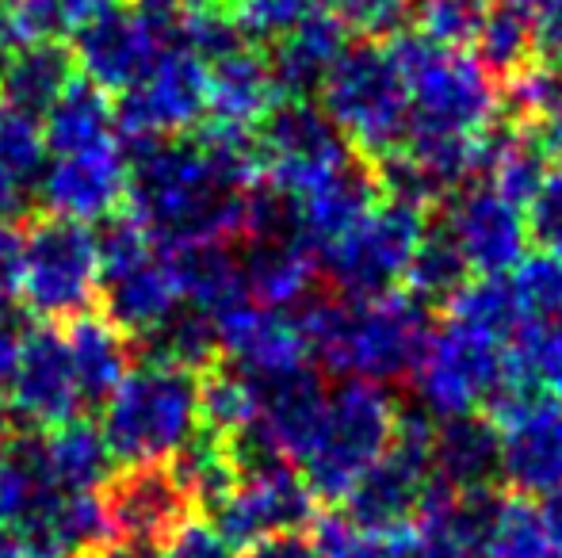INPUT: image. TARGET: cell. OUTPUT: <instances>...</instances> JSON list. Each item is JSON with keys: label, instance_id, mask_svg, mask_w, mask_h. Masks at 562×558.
Here are the masks:
<instances>
[{"label": "cell", "instance_id": "1", "mask_svg": "<svg viewBox=\"0 0 562 558\" xmlns=\"http://www.w3.org/2000/svg\"><path fill=\"white\" fill-rule=\"evenodd\" d=\"M126 157H131L126 215L138 218L165 253L195 246H241L249 192L241 195L218 180L200 141H149V146H131Z\"/></svg>", "mask_w": 562, "mask_h": 558}, {"label": "cell", "instance_id": "2", "mask_svg": "<svg viewBox=\"0 0 562 558\" xmlns=\"http://www.w3.org/2000/svg\"><path fill=\"white\" fill-rule=\"evenodd\" d=\"M429 310L409 291H386L379 298H311L295 314L306 356L337 379L394 387L409 379L432 333Z\"/></svg>", "mask_w": 562, "mask_h": 558}, {"label": "cell", "instance_id": "3", "mask_svg": "<svg viewBox=\"0 0 562 558\" xmlns=\"http://www.w3.org/2000/svg\"><path fill=\"white\" fill-rule=\"evenodd\" d=\"M386 46L409 92V138H486L505 119L502 84L471 50H448L417 31H398Z\"/></svg>", "mask_w": 562, "mask_h": 558}, {"label": "cell", "instance_id": "4", "mask_svg": "<svg viewBox=\"0 0 562 558\" xmlns=\"http://www.w3.org/2000/svg\"><path fill=\"white\" fill-rule=\"evenodd\" d=\"M104 440L115 463H172L200 436V375L146 360L104 406Z\"/></svg>", "mask_w": 562, "mask_h": 558}, {"label": "cell", "instance_id": "5", "mask_svg": "<svg viewBox=\"0 0 562 558\" xmlns=\"http://www.w3.org/2000/svg\"><path fill=\"white\" fill-rule=\"evenodd\" d=\"M398 421L402 406L394 402L391 387L337 379V387H329L318 432L299 463L314 501H345L348 490L391 452Z\"/></svg>", "mask_w": 562, "mask_h": 558}, {"label": "cell", "instance_id": "6", "mask_svg": "<svg viewBox=\"0 0 562 558\" xmlns=\"http://www.w3.org/2000/svg\"><path fill=\"white\" fill-rule=\"evenodd\" d=\"M322 112L368 164H383L406 149L409 92L386 43H352L318 92Z\"/></svg>", "mask_w": 562, "mask_h": 558}, {"label": "cell", "instance_id": "7", "mask_svg": "<svg viewBox=\"0 0 562 558\" xmlns=\"http://www.w3.org/2000/svg\"><path fill=\"white\" fill-rule=\"evenodd\" d=\"M20 298L43 326L77 321L100 303V238L92 226L43 215L23 234Z\"/></svg>", "mask_w": 562, "mask_h": 558}, {"label": "cell", "instance_id": "8", "mask_svg": "<svg viewBox=\"0 0 562 558\" xmlns=\"http://www.w3.org/2000/svg\"><path fill=\"white\" fill-rule=\"evenodd\" d=\"M505 372H509L505 344L440 321V326H432L414 375H409L417 398L414 410H422L432 424L474 418L486 410L494 390L502 387Z\"/></svg>", "mask_w": 562, "mask_h": 558}, {"label": "cell", "instance_id": "9", "mask_svg": "<svg viewBox=\"0 0 562 558\" xmlns=\"http://www.w3.org/2000/svg\"><path fill=\"white\" fill-rule=\"evenodd\" d=\"M429 234V210L386 200L348 238L318 253V272L340 298H379L406 283L409 261Z\"/></svg>", "mask_w": 562, "mask_h": 558}, {"label": "cell", "instance_id": "10", "mask_svg": "<svg viewBox=\"0 0 562 558\" xmlns=\"http://www.w3.org/2000/svg\"><path fill=\"white\" fill-rule=\"evenodd\" d=\"M432 432H437V424L422 410H402L391 452L340 501L345 521H352L363 532H375V536L402 532L414 524L432 486Z\"/></svg>", "mask_w": 562, "mask_h": 558}, {"label": "cell", "instance_id": "11", "mask_svg": "<svg viewBox=\"0 0 562 558\" xmlns=\"http://www.w3.org/2000/svg\"><path fill=\"white\" fill-rule=\"evenodd\" d=\"M257 138L265 153V184L291 203L356 161L352 146L340 138L318 100H283L257 130Z\"/></svg>", "mask_w": 562, "mask_h": 558}, {"label": "cell", "instance_id": "12", "mask_svg": "<svg viewBox=\"0 0 562 558\" xmlns=\"http://www.w3.org/2000/svg\"><path fill=\"white\" fill-rule=\"evenodd\" d=\"M112 107L126 146L192 138V130L207 123V61L177 46L138 84L119 92Z\"/></svg>", "mask_w": 562, "mask_h": 558}, {"label": "cell", "instance_id": "13", "mask_svg": "<svg viewBox=\"0 0 562 558\" xmlns=\"http://www.w3.org/2000/svg\"><path fill=\"white\" fill-rule=\"evenodd\" d=\"M318 516V501L306 490L303 475L291 463L237 475L234 490L207 513V521L226 536L234 547H252L260 539L283 536V532H303Z\"/></svg>", "mask_w": 562, "mask_h": 558}, {"label": "cell", "instance_id": "14", "mask_svg": "<svg viewBox=\"0 0 562 558\" xmlns=\"http://www.w3.org/2000/svg\"><path fill=\"white\" fill-rule=\"evenodd\" d=\"M440 226L479 280H505L532 253L528 215L490 184H471L445 200Z\"/></svg>", "mask_w": 562, "mask_h": 558}, {"label": "cell", "instance_id": "15", "mask_svg": "<svg viewBox=\"0 0 562 558\" xmlns=\"http://www.w3.org/2000/svg\"><path fill=\"white\" fill-rule=\"evenodd\" d=\"M112 536L123 547L157 551L180 524L192 516L195 501L172 463H146V467H123L100 493Z\"/></svg>", "mask_w": 562, "mask_h": 558}, {"label": "cell", "instance_id": "16", "mask_svg": "<svg viewBox=\"0 0 562 558\" xmlns=\"http://www.w3.org/2000/svg\"><path fill=\"white\" fill-rule=\"evenodd\" d=\"M81 390L69 364L66 333L54 326H35L23 333L20 360L8 379V413L31 432H50L58 424L81 418Z\"/></svg>", "mask_w": 562, "mask_h": 558}, {"label": "cell", "instance_id": "17", "mask_svg": "<svg viewBox=\"0 0 562 558\" xmlns=\"http://www.w3.org/2000/svg\"><path fill=\"white\" fill-rule=\"evenodd\" d=\"M69 50H74L77 69H81L89 84H97L100 92H126L165 54L177 50V43L134 4H119L104 20L85 27Z\"/></svg>", "mask_w": 562, "mask_h": 558}, {"label": "cell", "instance_id": "18", "mask_svg": "<svg viewBox=\"0 0 562 558\" xmlns=\"http://www.w3.org/2000/svg\"><path fill=\"white\" fill-rule=\"evenodd\" d=\"M211 326H215L218 356H226V364L245 372L252 383L280 379V375L311 364L295 314L265 310L245 298V303L215 314Z\"/></svg>", "mask_w": 562, "mask_h": 558}, {"label": "cell", "instance_id": "19", "mask_svg": "<svg viewBox=\"0 0 562 558\" xmlns=\"http://www.w3.org/2000/svg\"><path fill=\"white\" fill-rule=\"evenodd\" d=\"M126 192H131V157L119 141L89 149V153L58 157L43 172L46 210L81 226L123 215Z\"/></svg>", "mask_w": 562, "mask_h": 558}, {"label": "cell", "instance_id": "20", "mask_svg": "<svg viewBox=\"0 0 562 558\" xmlns=\"http://www.w3.org/2000/svg\"><path fill=\"white\" fill-rule=\"evenodd\" d=\"M497 429L502 478L517 498H548L562 490V398L540 395Z\"/></svg>", "mask_w": 562, "mask_h": 558}, {"label": "cell", "instance_id": "21", "mask_svg": "<svg viewBox=\"0 0 562 558\" xmlns=\"http://www.w3.org/2000/svg\"><path fill=\"white\" fill-rule=\"evenodd\" d=\"M180 306H184V295H180L177 269L165 249H154L149 257L100 280V310L126 337H138V341L157 333Z\"/></svg>", "mask_w": 562, "mask_h": 558}, {"label": "cell", "instance_id": "22", "mask_svg": "<svg viewBox=\"0 0 562 558\" xmlns=\"http://www.w3.org/2000/svg\"><path fill=\"white\" fill-rule=\"evenodd\" d=\"M379 203H383V184H379L375 164L356 157L337 176H329L326 184H318L311 195H303V200L295 203L299 241H303L314 257L326 253L329 246L348 238Z\"/></svg>", "mask_w": 562, "mask_h": 558}, {"label": "cell", "instance_id": "23", "mask_svg": "<svg viewBox=\"0 0 562 558\" xmlns=\"http://www.w3.org/2000/svg\"><path fill=\"white\" fill-rule=\"evenodd\" d=\"M257 395H260V410L252 429L260 432V440L283 463H303L329 398V387L318 375V367L306 364L299 372L280 375V379L257 383Z\"/></svg>", "mask_w": 562, "mask_h": 558}, {"label": "cell", "instance_id": "24", "mask_svg": "<svg viewBox=\"0 0 562 558\" xmlns=\"http://www.w3.org/2000/svg\"><path fill=\"white\" fill-rule=\"evenodd\" d=\"M348 46H352V31L329 8L311 12L268 50V66H272L280 96L314 100L322 92V84H326V77L334 73V66L345 58Z\"/></svg>", "mask_w": 562, "mask_h": 558}, {"label": "cell", "instance_id": "25", "mask_svg": "<svg viewBox=\"0 0 562 558\" xmlns=\"http://www.w3.org/2000/svg\"><path fill=\"white\" fill-rule=\"evenodd\" d=\"M283 104L276 89L268 54L241 46L226 58L207 66V123L226 130H249L257 135L265 119Z\"/></svg>", "mask_w": 562, "mask_h": 558}, {"label": "cell", "instance_id": "26", "mask_svg": "<svg viewBox=\"0 0 562 558\" xmlns=\"http://www.w3.org/2000/svg\"><path fill=\"white\" fill-rule=\"evenodd\" d=\"M241 280L249 303L265 310L291 314L314 298V283L322 280L318 257L299 238H272V241H245L241 246Z\"/></svg>", "mask_w": 562, "mask_h": 558}, {"label": "cell", "instance_id": "27", "mask_svg": "<svg viewBox=\"0 0 562 558\" xmlns=\"http://www.w3.org/2000/svg\"><path fill=\"white\" fill-rule=\"evenodd\" d=\"M66 349L69 364H74V379L81 390V402L100 406L112 402V395L134 372V337L108 318L104 310H92L85 318L69 321L66 329Z\"/></svg>", "mask_w": 562, "mask_h": 558}, {"label": "cell", "instance_id": "28", "mask_svg": "<svg viewBox=\"0 0 562 558\" xmlns=\"http://www.w3.org/2000/svg\"><path fill=\"white\" fill-rule=\"evenodd\" d=\"M77 81V61L69 43L61 38H38L20 43L0 66V100L27 119H46L61 92Z\"/></svg>", "mask_w": 562, "mask_h": 558}, {"label": "cell", "instance_id": "29", "mask_svg": "<svg viewBox=\"0 0 562 558\" xmlns=\"http://www.w3.org/2000/svg\"><path fill=\"white\" fill-rule=\"evenodd\" d=\"M502 470V444L497 429L482 413L445 421L432 432V475L456 493L494 490Z\"/></svg>", "mask_w": 562, "mask_h": 558}, {"label": "cell", "instance_id": "30", "mask_svg": "<svg viewBox=\"0 0 562 558\" xmlns=\"http://www.w3.org/2000/svg\"><path fill=\"white\" fill-rule=\"evenodd\" d=\"M43 459L54 490L61 493H100V486H108L115 475V455L104 429L89 418H74L46 432Z\"/></svg>", "mask_w": 562, "mask_h": 558}, {"label": "cell", "instance_id": "31", "mask_svg": "<svg viewBox=\"0 0 562 558\" xmlns=\"http://www.w3.org/2000/svg\"><path fill=\"white\" fill-rule=\"evenodd\" d=\"M46 153L54 157H74L89 153V149L112 146L115 141V107L108 104V92H100L97 84L77 77L58 104L46 112L43 127Z\"/></svg>", "mask_w": 562, "mask_h": 558}, {"label": "cell", "instance_id": "32", "mask_svg": "<svg viewBox=\"0 0 562 558\" xmlns=\"http://www.w3.org/2000/svg\"><path fill=\"white\" fill-rule=\"evenodd\" d=\"M172 257V269L180 280V295L184 306L192 310L215 314L229 310V306L245 303V280H241V264L234 257V246H195V249H177Z\"/></svg>", "mask_w": 562, "mask_h": 558}, {"label": "cell", "instance_id": "33", "mask_svg": "<svg viewBox=\"0 0 562 558\" xmlns=\"http://www.w3.org/2000/svg\"><path fill=\"white\" fill-rule=\"evenodd\" d=\"M474 58L482 61L497 84L509 81L525 66L536 61V27L525 0H486L479 35H474Z\"/></svg>", "mask_w": 562, "mask_h": 558}, {"label": "cell", "instance_id": "34", "mask_svg": "<svg viewBox=\"0 0 562 558\" xmlns=\"http://www.w3.org/2000/svg\"><path fill=\"white\" fill-rule=\"evenodd\" d=\"M445 321L471 329V333H479V337H490V341L505 344V349H509L520 337V329L528 326L509 280H479V276L467 280L463 287L448 298Z\"/></svg>", "mask_w": 562, "mask_h": 558}, {"label": "cell", "instance_id": "35", "mask_svg": "<svg viewBox=\"0 0 562 558\" xmlns=\"http://www.w3.org/2000/svg\"><path fill=\"white\" fill-rule=\"evenodd\" d=\"M257 410H260L257 383L245 372H237L234 364L218 360L215 367H207V372L200 375L203 432H211V436H218V440H229L257 421Z\"/></svg>", "mask_w": 562, "mask_h": 558}, {"label": "cell", "instance_id": "36", "mask_svg": "<svg viewBox=\"0 0 562 558\" xmlns=\"http://www.w3.org/2000/svg\"><path fill=\"white\" fill-rule=\"evenodd\" d=\"M479 558H555L548 532H543L540 509L528 498H517V493H509V498L497 493Z\"/></svg>", "mask_w": 562, "mask_h": 558}, {"label": "cell", "instance_id": "37", "mask_svg": "<svg viewBox=\"0 0 562 558\" xmlns=\"http://www.w3.org/2000/svg\"><path fill=\"white\" fill-rule=\"evenodd\" d=\"M467 280H474V276H471V269H467L463 257H459L456 241L445 234V226H429L425 241L417 246L414 261H409L402 291L422 298L425 306H440V303H448Z\"/></svg>", "mask_w": 562, "mask_h": 558}, {"label": "cell", "instance_id": "38", "mask_svg": "<svg viewBox=\"0 0 562 558\" xmlns=\"http://www.w3.org/2000/svg\"><path fill=\"white\" fill-rule=\"evenodd\" d=\"M180 50L195 54L200 61H218L226 54L249 46L237 31L229 0H184L180 4Z\"/></svg>", "mask_w": 562, "mask_h": 558}, {"label": "cell", "instance_id": "39", "mask_svg": "<svg viewBox=\"0 0 562 558\" xmlns=\"http://www.w3.org/2000/svg\"><path fill=\"white\" fill-rule=\"evenodd\" d=\"M505 280H509L528 326H548V321L562 318V257L536 249Z\"/></svg>", "mask_w": 562, "mask_h": 558}, {"label": "cell", "instance_id": "40", "mask_svg": "<svg viewBox=\"0 0 562 558\" xmlns=\"http://www.w3.org/2000/svg\"><path fill=\"white\" fill-rule=\"evenodd\" d=\"M509 372L543 395L562 398V318L520 329V337L509 344Z\"/></svg>", "mask_w": 562, "mask_h": 558}, {"label": "cell", "instance_id": "41", "mask_svg": "<svg viewBox=\"0 0 562 558\" xmlns=\"http://www.w3.org/2000/svg\"><path fill=\"white\" fill-rule=\"evenodd\" d=\"M314 551L318 558H409L406 555V528L402 532H375L356 528L345 521V513H322L314 516Z\"/></svg>", "mask_w": 562, "mask_h": 558}, {"label": "cell", "instance_id": "42", "mask_svg": "<svg viewBox=\"0 0 562 558\" xmlns=\"http://www.w3.org/2000/svg\"><path fill=\"white\" fill-rule=\"evenodd\" d=\"M46 157L43 127L0 100V180L23 187L38 176Z\"/></svg>", "mask_w": 562, "mask_h": 558}, {"label": "cell", "instance_id": "43", "mask_svg": "<svg viewBox=\"0 0 562 558\" xmlns=\"http://www.w3.org/2000/svg\"><path fill=\"white\" fill-rule=\"evenodd\" d=\"M482 12H486V0H417V35L448 50H467L479 35Z\"/></svg>", "mask_w": 562, "mask_h": 558}, {"label": "cell", "instance_id": "44", "mask_svg": "<svg viewBox=\"0 0 562 558\" xmlns=\"http://www.w3.org/2000/svg\"><path fill=\"white\" fill-rule=\"evenodd\" d=\"M229 8H234L241 38L257 46L280 43L291 27H299L306 15L318 12L314 0H229Z\"/></svg>", "mask_w": 562, "mask_h": 558}, {"label": "cell", "instance_id": "45", "mask_svg": "<svg viewBox=\"0 0 562 558\" xmlns=\"http://www.w3.org/2000/svg\"><path fill=\"white\" fill-rule=\"evenodd\" d=\"M417 0H334L329 12L345 23L352 35L368 38V43H383V38H394L406 20L414 15Z\"/></svg>", "mask_w": 562, "mask_h": 558}, {"label": "cell", "instance_id": "46", "mask_svg": "<svg viewBox=\"0 0 562 558\" xmlns=\"http://www.w3.org/2000/svg\"><path fill=\"white\" fill-rule=\"evenodd\" d=\"M157 558H234V547L226 544V536L207 516H188V521L157 547Z\"/></svg>", "mask_w": 562, "mask_h": 558}, {"label": "cell", "instance_id": "47", "mask_svg": "<svg viewBox=\"0 0 562 558\" xmlns=\"http://www.w3.org/2000/svg\"><path fill=\"white\" fill-rule=\"evenodd\" d=\"M528 234L532 241L551 257H562V176L551 172V180L543 184V192L528 203Z\"/></svg>", "mask_w": 562, "mask_h": 558}, {"label": "cell", "instance_id": "48", "mask_svg": "<svg viewBox=\"0 0 562 558\" xmlns=\"http://www.w3.org/2000/svg\"><path fill=\"white\" fill-rule=\"evenodd\" d=\"M536 27V58L562 69V0H525Z\"/></svg>", "mask_w": 562, "mask_h": 558}, {"label": "cell", "instance_id": "49", "mask_svg": "<svg viewBox=\"0 0 562 558\" xmlns=\"http://www.w3.org/2000/svg\"><path fill=\"white\" fill-rule=\"evenodd\" d=\"M23 276V230L15 223H0V314L20 298Z\"/></svg>", "mask_w": 562, "mask_h": 558}, {"label": "cell", "instance_id": "50", "mask_svg": "<svg viewBox=\"0 0 562 558\" xmlns=\"http://www.w3.org/2000/svg\"><path fill=\"white\" fill-rule=\"evenodd\" d=\"M54 4V23H58V35H81L85 27H92L97 20H104L108 12H115L119 0H50Z\"/></svg>", "mask_w": 562, "mask_h": 558}, {"label": "cell", "instance_id": "51", "mask_svg": "<svg viewBox=\"0 0 562 558\" xmlns=\"http://www.w3.org/2000/svg\"><path fill=\"white\" fill-rule=\"evenodd\" d=\"M241 558H318V551H314V539L306 532H283V536L245 547Z\"/></svg>", "mask_w": 562, "mask_h": 558}, {"label": "cell", "instance_id": "52", "mask_svg": "<svg viewBox=\"0 0 562 558\" xmlns=\"http://www.w3.org/2000/svg\"><path fill=\"white\" fill-rule=\"evenodd\" d=\"M20 341H23V333L4 318V314H0V390L8 387V379H12V372H15V360H20Z\"/></svg>", "mask_w": 562, "mask_h": 558}, {"label": "cell", "instance_id": "53", "mask_svg": "<svg viewBox=\"0 0 562 558\" xmlns=\"http://www.w3.org/2000/svg\"><path fill=\"white\" fill-rule=\"evenodd\" d=\"M540 521H543V532H548V544L555 558H562V490L548 493V498H540Z\"/></svg>", "mask_w": 562, "mask_h": 558}, {"label": "cell", "instance_id": "54", "mask_svg": "<svg viewBox=\"0 0 562 558\" xmlns=\"http://www.w3.org/2000/svg\"><path fill=\"white\" fill-rule=\"evenodd\" d=\"M536 135H540V146H543V153H548L551 169L562 176V112L555 119L543 123V127H536Z\"/></svg>", "mask_w": 562, "mask_h": 558}, {"label": "cell", "instance_id": "55", "mask_svg": "<svg viewBox=\"0 0 562 558\" xmlns=\"http://www.w3.org/2000/svg\"><path fill=\"white\" fill-rule=\"evenodd\" d=\"M12 413H8V406L0 402V463H4V455L12 452V444H15V436H12Z\"/></svg>", "mask_w": 562, "mask_h": 558}, {"label": "cell", "instance_id": "56", "mask_svg": "<svg viewBox=\"0 0 562 558\" xmlns=\"http://www.w3.org/2000/svg\"><path fill=\"white\" fill-rule=\"evenodd\" d=\"M15 31H12V23H8V12H0V66H4V58L15 50Z\"/></svg>", "mask_w": 562, "mask_h": 558}, {"label": "cell", "instance_id": "57", "mask_svg": "<svg viewBox=\"0 0 562 558\" xmlns=\"http://www.w3.org/2000/svg\"><path fill=\"white\" fill-rule=\"evenodd\" d=\"M89 558H149V555H146V551H138V547L108 544V547H100L97 555H89Z\"/></svg>", "mask_w": 562, "mask_h": 558}, {"label": "cell", "instance_id": "58", "mask_svg": "<svg viewBox=\"0 0 562 558\" xmlns=\"http://www.w3.org/2000/svg\"><path fill=\"white\" fill-rule=\"evenodd\" d=\"M0 558H31L23 551V544L15 536H8V532H0Z\"/></svg>", "mask_w": 562, "mask_h": 558}, {"label": "cell", "instance_id": "59", "mask_svg": "<svg viewBox=\"0 0 562 558\" xmlns=\"http://www.w3.org/2000/svg\"><path fill=\"white\" fill-rule=\"evenodd\" d=\"M12 4H15V0H12Z\"/></svg>", "mask_w": 562, "mask_h": 558}]
</instances>
